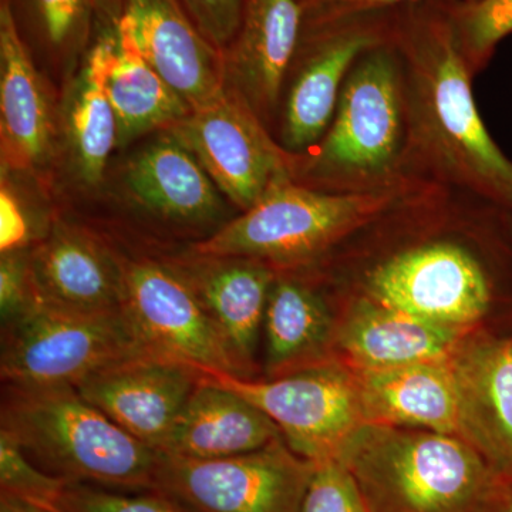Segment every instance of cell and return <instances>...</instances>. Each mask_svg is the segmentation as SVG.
<instances>
[{"instance_id": "cell-39", "label": "cell", "mask_w": 512, "mask_h": 512, "mask_svg": "<svg viewBox=\"0 0 512 512\" xmlns=\"http://www.w3.org/2000/svg\"><path fill=\"white\" fill-rule=\"evenodd\" d=\"M511 217H512V214H511Z\"/></svg>"}, {"instance_id": "cell-5", "label": "cell", "mask_w": 512, "mask_h": 512, "mask_svg": "<svg viewBox=\"0 0 512 512\" xmlns=\"http://www.w3.org/2000/svg\"><path fill=\"white\" fill-rule=\"evenodd\" d=\"M473 252L451 242L410 248L376 265L363 282L366 298L437 325L497 330L495 313L512 319V292ZM500 332V330H497ZM510 332V330H508Z\"/></svg>"}, {"instance_id": "cell-27", "label": "cell", "mask_w": 512, "mask_h": 512, "mask_svg": "<svg viewBox=\"0 0 512 512\" xmlns=\"http://www.w3.org/2000/svg\"><path fill=\"white\" fill-rule=\"evenodd\" d=\"M20 35L53 63L76 67L87 53L96 0H10Z\"/></svg>"}, {"instance_id": "cell-38", "label": "cell", "mask_w": 512, "mask_h": 512, "mask_svg": "<svg viewBox=\"0 0 512 512\" xmlns=\"http://www.w3.org/2000/svg\"><path fill=\"white\" fill-rule=\"evenodd\" d=\"M495 505L500 512H512V477H503Z\"/></svg>"}, {"instance_id": "cell-9", "label": "cell", "mask_w": 512, "mask_h": 512, "mask_svg": "<svg viewBox=\"0 0 512 512\" xmlns=\"http://www.w3.org/2000/svg\"><path fill=\"white\" fill-rule=\"evenodd\" d=\"M390 40L360 56L343 83L332 127L308 167L313 177L362 180L383 174L396 160L402 92Z\"/></svg>"}, {"instance_id": "cell-35", "label": "cell", "mask_w": 512, "mask_h": 512, "mask_svg": "<svg viewBox=\"0 0 512 512\" xmlns=\"http://www.w3.org/2000/svg\"><path fill=\"white\" fill-rule=\"evenodd\" d=\"M298 2L303 12H312V10L353 12V10L389 9L392 6L419 2V0H298Z\"/></svg>"}, {"instance_id": "cell-6", "label": "cell", "mask_w": 512, "mask_h": 512, "mask_svg": "<svg viewBox=\"0 0 512 512\" xmlns=\"http://www.w3.org/2000/svg\"><path fill=\"white\" fill-rule=\"evenodd\" d=\"M148 353L126 313H80L36 302L3 329L2 380L18 389L76 387L120 360Z\"/></svg>"}, {"instance_id": "cell-30", "label": "cell", "mask_w": 512, "mask_h": 512, "mask_svg": "<svg viewBox=\"0 0 512 512\" xmlns=\"http://www.w3.org/2000/svg\"><path fill=\"white\" fill-rule=\"evenodd\" d=\"M454 26L467 60L481 62L512 33V0H470L451 6Z\"/></svg>"}, {"instance_id": "cell-32", "label": "cell", "mask_w": 512, "mask_h": 512, "mask_svg": "<svg viewBox=\"0 0 512 512\" xmlns=\"http://www.w3.org/2000/svg\"><path fill=\"white\" fill-rule=\"evenodd\" d=\"M299 512H372L359 484L339 461L315 463Z\"/></svg>"}, {"instance_id": "cell-29", "label": "cell", "mask_w": 512, "mask_h": 512, "mask_svg": "<svg viewBox=\"0 0 512 512\" xmlns=\"http://www.w3.org/2000/svg\"><path fill=\"white\" fill-rule=\"evenodd\" d=\"M64 512H197L175 495L151 490H119L87 483H69Z\"/></svg>"}, {"instance_id": "cell-12", "label": "cell", "mask_w": 512, "mask_h": 512, "mask_svg": "<svg viewBox=\"0 0 512 512\" xmlns=\"http://www.w3.org/2000/svg\"><path fill=\"white\" fill-rule=\"evenodd\" d=\"M124 313L148 353L202 370L241 377L194 289L177 269L156 259H121Z\"/></svg>"}, {"instance_id": "cell-31", "label": "cell", "mask_w": 512, "mask_h": 512, "mask_svg": "<svg viewBox=\"0 0 512 512\" xmlns=\"http://www.w3.org/2000/svg\"><path fill=\"white\" fill-rule=\"evenodd\" d=\"M16 175L2 168L0 184V254L30 249L39 244L52 228L37 211L36 205L22 194Z\"/></svg>"}, {"instance_id": "cell-7", "label": "cell", "mask_w": 512, "mask_h": 512, "mask_svg": "<svg viewBox=\"0 0 512 512\" xmlns=\"http://www.w3.org/2000/svg\"><path fill=\"white\" fill-rule=\"evenodd\" d=\"M386 9L303 12L301 37L291 66L282 141L286 151L315 144L335 117L342 83L367 50L392 39L394 19Z\"/></svg>"}, {"instance_id": "cell-4", "label": "cell", "mask_w": 512, "mask_h": 512, "mask_svg": "<svg viewBox=\"0 0 512 512\" xmlns=\"http://www.w3.org/2000/svg\"><path fill=\"white\" fill-rule=\"evenodd\" d=\"M392 191L323 194L293 183L272 185L254 207L192 245V254L239 256L271 266L315 258L393 204Z\"/></svg>"}, {"instance_id": "cell-1", "label": "cell", "mask_w": 512, "mask_h": 512, "mask_svg": "<svg viewBox=\"0 0 512 512\" xmlns=\"http://www.w3.org/2000/svg\"><path fill=\"white\" fill-rule=\"evenodd\" d=\"M393 40L412 63L429 146L451 173L512 214V163L478 114L451 8L404 13L394 19Z\"/></svg>"}, {"instance_id": "cell-20", "label": "cell", "mask_w": 512, "mask_h": 512, "mask_svg": "<svg viewBox=\"0 0 512 512\" xmlns=\"http://www.w3.org/2000/svg\"><path fill=\"white\" fill-rule=\"evenodd\" d=\"M470 333L362 296L336 318L333 360L352 370L448 362Z\"/></svg>"}, {"instance_id": "cell-2", "label": "cell", "mask_w": 512, "mask_h": 512, "mask_svg": "<svg viewBox=\"0 0 512 512\" xmlns=\"http://www.w3.org/2000/svg\"><path fill=\"white\" fill-rule=\"evenodd\" d=\"M372 512H488L503 477L461 437L363 424L339 457Z\"/></svg>"}, {"instance_id": "cell-24", "label": "cell", "mask_w": 512, "mask_h": 512, "mask_svg": "<svg viewBox=\"0 0 512 512\" xmlns=\"http://www.w3.org/2000/svg\"><path fill=\"white\" fill-rule=\"evenodd\" d=\"M353 372L366 424L458 436V392L450 360Z\"/></svg>"}, {"instance_id": "cell-3", "label": "cell", "mask_w": 512, "mask_h": 512, "mask_svg": "<svg viewBox=\"0 0 512 512\" xmlns=\"http://www.w3.org/2000/svg\"><path fill=\"white\" fill-rule=\"evenodd\" d=\"M5 387L2 430L37 467L70 483L157 488L160 453L117 426L76 387Z\"/></svg>"}, {"instance_id": "cell-16", "label": "cell", "mask_w": 512, "mask_h": 512, "mask_svg": "<svg viewBox=\"0 0 512 512\" xmlns=\"http://www.w3.org/2000/svg\"><path fill=\"white\" fill-rule=\"evenodd\" d=\"M30 272L36 302L80 313L123 312L121 258L86 229L53 222L32 248Z\"/></svg>"}, {"instance_id": "cell-23", "label": "cell", "mask_w": 512, "mask_h": 512, "mask_svg": "<svg viewBox=\"0 0 512 512\" xmlns=\"http://www.w3.org/2000/svg\"><path fill=\"white\" fill-rule=\"evenodd\" d=\"M281 439L284 436L271 417L202 373L160 453L212 460L261 450Z\"/></svg>"}, {"instance_id": "cell-36", "label": "cell", "mask_w": 512, "mask_h": 512, "mask_svg": "<svg viewBox=\"0 0 512 512\" xmlns=\"http://www.w3.org/2000/svg\"><path fill=\"white\" fill-rule=\"evenodd\" d=\"M96 15L101 32L116 28L121 18V0H96Z\"/></svg>"}, {"instance_id": "cell-15", "label": "cell", "mask_w": 512, "mask_h": 512, "mask_svg": "<svg viewBox=\"0 0 512 512\" xmlns=\"http://www.w3.org/2000/svg\"><path fill=\"white\" fill-rule=\"evenodd\" d=\"M450 363L458 392V437L501 477H512V330L470 333Z\"/></svg>"}, {"instance_id": "cell-8", "label": "cell", "mask_w": 512, "mask_h": 512, "mask_svg": "<svg viewBox=\"0 0 512 512\" xmlns=\"http://www.w3.org/2000/svg\"><path fill=\"white\" fill-rule=\"evenodd\" d=\"M202 373L271 417L293 453L312 463L338 461L366 424L355 372L336 360L276 379Z\"/></svg>"}, {"instance_id": "cell-28", "label": "cell", "mask_w": 512, "mask_h": 512, "mask_svg": "<svg viewBox=\"0 0 512 512\" xmlns=\"http://www.w3.org/2000/svg\"><path fill=\"white\" fill-rule=\"evenodd\" d=\"M69 483L37 467L18 441L0 429V494L12 495L46 512H64Z\"/></svg>"}, {"instance_id": "cell-33", "label": "cell", "mask_w": 512, "mask_h": 512, "mask_svg": "<svg viewBox=\"0 0 512 512\" xmlns=\"http://www.w3.org/2000/svg\"><path fill=\"white\" fill-rule=\"evenodd\" d=\"M30 249L0 255V316L2 329L22 318L36 303L30 272Z\"/></svg>"}, {"instance_id": "cell-14", "label": "cell", "mask_w": 512, "mask_h": 512, "mask_svg": "<svg viewBox=\"0 0 512 512\" xmlns=\"http://www.w3.org/2000/svg\"><path fill=\"white\" fill-rule=\"evenodd\" d=\"M0 136L2 168L45 180L57 161L59 116L10 0H0Z\"/></svg>"}, {"instance_id": "cell-26", "label": "cell", "mask_w": 512, "mask_h": 512, "mask_svg": "<svg viewBox=\"0 0 512 512\" xmlns=\"http://www.w3.org/2000/svg\"><path fill=\"white\" fill-rule=\"evenodd\" d=\"M336 318L311 286L276 275L266 303L265 375L276 379L333 362Z\"/></svg>"}, {"instance_id": "cell-25", "label": "cell", "mask_w": 512, "mask_h": 512, "mask_svg": "<svg viewBox=\"0 0 512 512\" xmlns=\"http://www.w3.org/2000/svg\"><path fill=\"white\" fill-rule=\"evenodd\" d=\"M106 92L116 117L117 148L168 130L191 113L190 106L143 55L124 15L113 29Z\"/></svg>"}, {"instance_id": "cell-22", "label": "cell", "mask_w": 512, "mask_h": 512, "mask_svg": "<svg viewBox=\"0 0 512 512\" xmlns=\"http://www.w3.org/2000/svg\"><path fill=\"white\" fill-rule=\"evenodd\" d=\"M113 29L100 32L74 70L59 116L57 161L82 190L104 181L111 153L117 148V123L106 92Z\"/></svg>"}, {"instance_id": "cell-10", "label": "cell", "mask_w": 512, "mask_h": 512, "mask_svg": "<svg viewBox=\"0 0 512 512\" xmlns=\"http://www.w3.org/2000/svg\"><path fill=\"white\" fill-rule=\"evenodd\" d=\"M315 463L284 439L239 456L194 460L160 453L157 488L197 512H299Z\"/></svg>"}, {"instance_id": "cell-17", "label": "cell", "mask_w": 512, "mask_h": 512, "mask_svg": "<svg viewBox=\"0 0 512 512\" xmlns=\"http://www.w3.org/2000/svg\"><path fill=\"white\" fill-rule=\"evenodd\" d=\"M170 264L194 289L241 377L252 379L274 266L239 256L188 254Z\"/></svg>"}, {"instance_id": "cell-37", "label": "cell", "mask_w": 512, "mask_h": 512, "mask_svg": "<svg viewBox=\"0 0 512 512\" xmlns=\"http://www.w3.org/2000/svg\"><path fill=\"white\" fill-rule=\"evenodd\" d=\"M0 512H46L8 494H0Z\"/></svg>"}, {"instance_id": "cell-13", "label": "cell", "mask_w": 512, "mask_h": 512, "mask_svg": "<svg viewBox=\"0 0 512 512\" xmlns=\"http://www.w3.org/2000/svg\"><path fill=\"white\" fill-rule=\"evenodd\" d=\"M201 379L197 367L143 353L94 373L76 390L121 429L160 453Z\"/></svg>"}, {"instance_id": "cell-34", "label": "cell", "mask_w": 512, "mask_h": 512, "mask_svg": "<svg viewBox=\"0 0 512 512\" xmlns=\"http://www.w3.org/2000/svg\"><path fill=\"white\" fill-rule=\"evenodd\" d=\"M202 35L221 50L231 45L241 26L244 0H181Z\"/></svg>"}, {"instance_id": "cell-18", "label": "cell", "mask_w": 512, "mask_h": 512, "mask_svg": "<svg viewBox=\"0 0 512 512\" xmlns=\"http://www.w3.org/2000/svg\"><path fill=\"white\" fill-rule=\"evenodd\" d=\"M141 52L191 111L227 87L224 53L202 35L181 0H121Z\"/></svg>"}, {"instance_id": "cell-21", "label": "cell", "mask_w": 512, "mask_h": 512, "mask_svg": "<svg viewBox=\"0 0 512 512\" xmlns=\"http://www.w3.org/2000/svg\"><path fill=\"white\" fill-rule=\"evenodd\" d=\"M302 23L298 0H244L241 26L224 52L225 76L261 120L278 106Z\"/></svg>"}, {"instance_id": "cell-11", "label": "cell", "mask_w": 512, "mask_h": 512, "mask_svg": "<svg viewBox=\"0 0 512 512\" xmlns=\"http://www.w3.org/2000/svg\"><path fill=\"white\" fill-rule=\"evenodd\" d=\"M167 131L197 157L222 195L242 212L295 171L289 151L272 140L247 100L228 86Z\"/></svg>"}, {"instance_id": "cell-19", "label": "cell", "mask_w": 512, "mask_h": 512, "mask_svg": "<svg viewBox=\"0 0 512 512\" xmlns=\"http://www.w3.org/2000/svg\"><path fill=\"white\" fill-rule=\"evenodd\" d=\"M121 185L134 207L171 224L208 227L225 214L222 192L197 157L167 130L128 158Z\"/></svg>"}]
</instances>
